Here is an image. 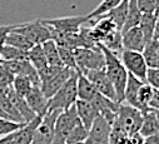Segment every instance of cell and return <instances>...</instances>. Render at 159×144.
Listing matches in <instances>:
<instances>
[{"label": "cell", "instance_id": "4dcf8cb0", "mask_svg": "<svg viewBox=\"0 0 159 144\" xmlns=\"http://www.w3.org/2000/svg\"><path fill=\"white\" fill-rule=\"evenodd\" d=\"M120 3H122V0H102V3H100L93 11H90V13L87 15V21H88V20L97 19L98 16L107 14L109 10H111L113 8H115L116 5H119Z\"/></svg>", "mask_w": 159, "mask_h": 144}, {"label": "cell", "instance_id": "b9f144b4", "mask_svg": "<svg viewBox=\"0 0 159 144\" xmlns=\"http://www.w3.org/2000/svg\"><path fill=\"white\" fill-rule=\"evenodd\" d=\"M16 24L14 25H0V50L3 49V47L5 45V40H7V37L8 34L14 29Z\"/></svg>", "mask_w": 159, "mask_h": 144}, {"label": "cell", "instance_id": "ac0fdd59", "mask_svg": "<svg viewBox=\"0 0 159 144\" xmlns=\"http://www.w3.org/2000/svg\"><path fill=\"white\" fill-rule=\"evenodd\" d=\"M40 120H42V117H38L36 115L31 122L26 123L24 127H21L20 129H18L14 133L10 144H30L31 143V139H33V134H34L38 124L40 123Z\"/></svg>", "mask_w": 159, "mask_h": 144}, {"label": "cell", "instance_id": "9c48e42d", "mask_svg": "<svg viewBox=\"0 0 159 144\" xmlns=\"http://www.w3.org/2000/svg\"><path fill=\"white\" fill-rule=\"evenodd\" d=\"M43 23L49 25L52 31H54V33H60V34L76 33L87 23V15L65 16V18H55V19H43Z\"/></svg>", "mask_w": 159, "mask_h": 144}, {"label": "cell", "instance_id": "d6986e66", "mask_svg": "<svg viewBox=\"0 0 159 144\" xmlns=\"http://www.w3.org/2000/svg\"><path fill=\"white\" fill-rule=\"evenodd\" d=\"M110 132H111V124H109L102 115H98L89 129L88 138L98 139V140H109Z\"/></svg>", "mask_w": 159, "mask_h": 144}, {"label": "cell", "instance_id": "1f68e13d", "mask_svg": "<svg viewBox=\"0 0 159 144\" xmlns=\"http://www.w3.org/2000/svg\"><path fill=\"white\" fill-rule=\"evenodd\" d=\"M31 87H33V83H31V80H30L29 78H26V77H15L14 80H13V84H11L13 90H14L16 94H19V95H21V97H24V98H25L26 94L30 92Z\"/></svg>", "mask_w": 159, "mask_h": 144}, {"label": "cell", "instance_id": "484cf974", "mask_svg": "<svg viewBox=\"0 0 159 144\" xmlns=\"http://www.w3.org/2000/svg\"><path fill=\"white\" fill-rule=\"evenodd\" d=\"M28 60L36 69V71H39V70H42V69H44V68L48 66V61H47L45 54L43 52L42 44H35L28 52Z\"/></svg>", "mask_w": 159, "mask_h": 144}, {"label": "cell", "instance_id": "7dc6e473", "mask_svg": "<svg viewBox=\"0 0 159 144\" xmlns=\"http://www.w3.org/2000/svg\"><path fill=\"white\" fill-rule=\"evenodd\" d=\"M154 113H155V117H157V119H158V123H159V110H155Z\"/></svg>", "mask_w": 159, "mask_h": 144}, {"label": "cell", "instance_id": "f907efd6", "mask_svg": "<svg viewBox=\"0 0 159 144\" xmlns=\"http://www.w3.org/2000/svg\"><path fill=\"white\" fill-rule=\"evenodd\" d=\"M0 61H2V59H0Z\"/></svg>", "mask_w": 159, "mask_h": 144}, {"label": "cell", "instance_id": "2e32d148", "mask_svg": "<svg viewBox=\"0 0 159 144\" xmlns=\"http://www.w3.org/2000/svg\"><path fill=\"white\" fill-rule=\"evenodd\" d=\"M7 94H8V97L10 98L11 103L14 104V106H15V109L18 110V113L21 115L24 123H29V122H31V120L36 117V114L33 112V109L29 106V104L26 103L25 98L21 97V95H19V94H16V93L13 90L11 87L8 88Z\"/></svg>", "mask_w": 159, "mask_h": 144}, {"label": "cell", "instance_id": "60d3db41", "mask_svg": "<svg viewBox=\"0 0 159 144\" xmlns=\"http://www.w3.org/2000/svg\"><path fill=\"white\" fill-rule=\"evenodd\" d=\"M148 108H149L150 112L159 110V89L153 88L152 97H150V99L148 101Z\"/></svg>", "mask_w": 159, "mask_h": 144}, {"label": "cell", "instance_id": "8fae6325", "mask_svg": "<svg viewBox=\"0 0 159 144\" xmlns=\"http://www.w3.org/2000/svg\"><path fill=\"white\" fill-rule=\"evenodd\" d=\"M3 63L15 77H26L31 80L33 85H40V79H39L38 71L28 59L10 60V61H3Z\"/></svg>", "mask_w": 159, "mask_h": 144}, {"label": "cell", "instance_id": "ffe728a7", "mask_svg": "<svg viewBox=\"0 0 159 144\" xmlns=\"http://www.w3.org/2000/svg\"><path fill=\"white\" fill-rule=\"evenodd\" d=\"M158 49H159V40H157L154 38L145 44L142 54H143V58H144L148 68H159Z\"/></svg>", "mask_w": 159, "mask_h": 144}, {"label": "cell", "instance_id": "3957f363", "mask_svg": "<svg viewBox=\"0 0 159 144\" xmlns=\"http://www.w3.org/2000/svg\"><path fill=\"white\" fill-rule=\"evenodd\" d=\"M142 122H143V113L140 110L135 109V108L125 103H120L116 117L111 125L119 128L125 134L132 137L133 134L139 133Z\"/></svg>", "mask_w": 159, "mask_h": 144}, {"label": "cell", "instance_id": "52a82bcc", "mask_svg": "<svg viewBox=\"0 0 159 144\" xmlns=\"http://www.w3.org/2000/svg\"><path fill=\"white\" fill-rule=\"evenodd\" d=\"M60 110H49L44 117H42L40 123L38 124L30 144H52L54 137V127Z\"/></svg>", "mask_w": 159, "mask_h": 144}, {"label": "cell", "instance_id": "d4e9b609", "mask_svg": "<svg viewBox=\"0 0 159 144\" xmlns=\"http://www.w3.org/2000/svg\"><path fill=\"white\" fill-rule=\"evenodd\" d=\"M100 44H103L107 49H109L116 56H120L122 52L124 50L123 49V39H122L120 30H114L113 33H110L109 35H107Z\"/></svg>", "mask_w": 159, "mask_h": 144}, {"label": "cell", "instance_id": "4316f807", "mask_svg": "<svg viewBox=\"0 0 159 144\" xmlns=\"http://www.w3.org/2000/svg\"><path fill=\"white\" fill-rule=\"evenodd\" d=\"M5 44L7 45H11L14 48H18L20 50H24V52H29L35 44L33 42H30L26 37H24L23 34L20 33H16L14 30H11L8 37H7V40H5Z\"/></svg>", "mask_w": 159, "mask_h": 144}, {"label": "cell", "instance_id": "83f0119b", "mask_svg": "<svg viewBox=\"0 0 159 144\" xmlns=\"http://www.w3.org/2000/svg\"><path fill=\"white\" fill-rule=\"evenodd\" d=\"M42 47H43V52L45 54L48 65H52V66H64L63 63H61L60 55H59L58 45H57V43L53 39L43 43Z\"/></svg>", "mask_w": 159, "mask_h": 144}, {"label": "cell", "instance_id": "30bf717a", "mask_svg": "<svg viewBox=\"0 0 159 144\" xmlns=\"http://www.w3.org/2000/svg\"><path fill=\"white\" fill-rule=\"evenodd\" d=\"M84 75L88 78V80L92 83V85L95 88V90L98 93H100L102 95H104V97L116 101V94H115L114 87H113L110 79L108 78V75H107L104 69L89 70V71H87Z\"/></svg>", "mask_w": 159, "mask_h": 144}, {"label": "cell", "instance_id": "8d00e7d4", "mask_svg": "<svg viewBox=\"0 0 159 144\" xmlns=\"http://www.w3.org/2000/svg\"><path fill=\"white\" fill-rule=\"evenodd\" d=\"M15 75L7 68V65L3 61H0V87H3V88L11 87Z\"/></svg>", "mask_w": 159, "mask_h": 144}, {"label": "cell", "instance_id": "4fadbf2b", "mask_svg": "<svg viewBox=\"0 0 159 144\" xmlns=\"http://www.w3.org/2000/svg\"><path fill=\"white\" fill-rule=\"evenodd\" d=\"M122 39H123V49L124 50H133V52L142 53L147 44L143 31L139 26L130 28L127 31L122 33Z\"/></svg>", "mask_w": 159, "mask_h": 144}, {"label": "cell", "instance_id": "277c9868", "mask_svg": "<svg viewBox=\"0 0 159 144\" xmlns=\"http://www.w3.org/2000/svg\"><path fill=\"white\" fill-rule=\"evenodd\" d=\"M76 68L80 73L85 74L89 70L104 69L105 60L99 47L97 48H76L74 49Z\"/></svg>", "mask_w": 159, "mask_h": 144}, {"label": "cell", "instance_id": "f6af8a7d", "mask_svg": "<svg viewBox=\"0 0 159 144\" xmlns=\"http://www.w3.org/2000/svg\"><path fill=\"white\" fill-rule=\"evenodd\" d=\"M153 38L159 40V16H157V21H155V28H154V34Z\"/></svg>", "mask_w": 159, "mask_h": 144}, {"label": "cell", "instance_id": "ab89813d", "mask_svg": "<svg viewBox=\"0 0 159 144\" xmlns=\"http://www.w3.org/2000/svg\"><path fill=\"white\" fill-rule=\"evenodd\" d=\"M137 4L142 14H154L155 0H137Z\"/></svg>", "mask_w": 159, "mask_h": 144}, {"label": "cell", "instance_id": "d6a6232c", "mask_svg": "<svg viewBox=\"0 0 159 144\" xmlns=\"http://www.w3.org/2000/svg\"><path fill=\"white\" fill-rule=\"evenodd\" d=\"M88 133H89V130L85 129L82 123H79L69 133V135L66 138V143H80V142L84 143L87 140V138H88Z\"/></svg>", "mask_w": 159, "mask_h": 144}, {"label": "cell", "instance_id": "ba28073f", "mask_svg": "<svg viewBox=\"0 0 159 144\" xmlns=\"http://www.w3.org/2000/svg\"><path fill=\"white\" fill-rule=\"evenodd\" d=\"M119 59H120L122 64L124 65V68L127 69L129 74L134 75L142 82H145L148 66L145 64V60L142 53L133 52V50H123Z\"/></svg>", "mask_w": 159, "mask_h": 144}, {"label": "cell", "instance_id": "6da1fadb", "mask_svg": "<svg viewBox=\"0 0 159 144\" xmlns=\"http://www.w3.org/2000/svg\"><path fill=\"white\" fill-rule=\"evenodd\" d=\"M98 47L100 48V50L104 55V60H105L104 70L114 87V90L116 94V101L123 103L124 101V90H125V85H127V80H128V71L124 68V65L122 64L119 56H116L114 53H111L109 49H107L100 43L98 44Z\"/></svg>", "mask_w": 159, "mask_h": 144}, {"label": "cell", "instance_id": "f546056e", "mask_svg": "<svg viewBox=\"0 0 159 144\" xmlns=\"http://www.w3.org/2000/svg\"><path fill=\"white\" fill-rule=\"evenodd\" d=\"M0 59L2 61H10V60H20V59H28V52L20 50L18 48H14L11 45H4L0 50Z\"/></svg>", "mask_w": 159, "mask_h": 144}, {"label": "cell", "instance_id": "7a4b0ae2", "mask_svg": "<svg viewBox=\"0 0 159 144\" xmlns=\"http://www.w3.org/2000/svg\"><path fill=\"white\" fill-rule=\"evenodd\" d=\"M79 70H75L70 78L63 84V87L49 99L48 101V112L49 110H66L71 108L78 100L76 93V82H78Z\"/></svg>", "mask_w": 159, "mask_h": 144}, {"label": "cell", "instance_id": "5b68a950", "mask_svg": "<svg viewBox=\"0 0 159 144\" xmlns=\"http://www.w3.org/2000/svg\"><path fill=\"white\" fill-rule=\"evenodd\" d=\"M13 30L23 34L34 44H43L53 39L52 29L49 25L43 23V19H36L35 21L25 24H16Z\"/></svg>", "mask_w": 159, "mask_h": 144}, {"label": "cell", "instance_id": "9a60e30c", "mask_svg": "<svg viewBox=\"0 0 159 144\" xmlns=\"http://www.w3.org/2000/svg\"><path fill=\"white\" fill-rule=\"evenodd\" d=\"M74 71H75V70L64 66L54 78H52L50 80H48V82H45V83H42V84H40V88H42V92L44 93L45 98L50 99V98L63 87V84L70 78V75L74 73Z\"/></svg>", "mask_w": 159, "mask_h": 144}, {"label": "cell", "instance_id": "cb8c5ba5", "mask_svg": "<svg viewBox=\"0 0 159 144\" xmlns=\"http://www.w3.org/2000/svg\"><path fill=\"white\" fill-rule=\"evenodd\" d=\"M140 19H142V13L138 8L137 0H128V14H127V19H125V23L120 33H124L130 28L139 26Z\"/></svg>", "mask_w": 159, "mask_h": 144}, {"label": "cell", "instance_id": "681fc988", "mask_svg": "<svg viewBox=\"0 0 159 144\" xmlns=\"http://www.w3.org/2000/svg\"><path fill=\"white\" fill-rule=\"evenodd\" d=\"M158 54H159V49H158Z\"/></svg>", "mask_w": 159, "mask_h": 144}, {"label": "cell", "instance_id": "f1b7e54d", "mask_svg": "<svg viewBox=\"0 0 159 144\" xmlns=\"http://www.w3.org/2000/svg\"><path fill=\"white\" fill-rule=\"evenodd\" d=\"M155 21L157 16L154 14H142V19L139 23V28L143 31L144 39L148 43L149 40L153 39V34H154V28H155Z\"/></svg>", "mask_w": 159, "mask_h": 144}, {"label": "cell", "instance_id": "d590c367", "mask_svg": "<svg viewBox=\"0 0 159 144\" xmlns=\"http://www.w3.org/2000/svg\"><path fill=\"white\" fill-rule=\"evenodd\" d=\"M109 144H132L130 137L125 134L123 130H120L116 127L111 125V132L109 137Z\"/></svg>", "mask_w": 159, "mask_h": 144}, {"label": "cell", "instance_id": "5bb4252c", "mask_svg": "<svg viewBox=\"0 0 159 144\" xmlns=\"http://www.w3.org/2000/svg\"><path fill=\"white\" fill-rule=\"evenodd\" d=\"M75 109H76V114L78 118L80 120V123L83 124V127L85 129H90L93 122L95 120V118L99 115V112L97 110V108L88 100H82L78 99L75 101Z\"/></svg>", "mask_w": 159, "mask_h": 144}, {"label": "cell", "instance_id": "7c38bea8", "mask_svg": "<svg viewBox=\"0 0 159 144\" xmlns=\"http://www.w3.org/2000/svg\"><path fill=\"white\" fill-rule=\"evenodd\" d=\"M25 100L38 117H44L48 113V101H49V99L45 98L44 93L42 92L40 85H33L30 92L26 94Z\"/></svg>", "mask_w": 159, "mask_h": 144}, {"label": "cell", "instance_id": "e0dca14e", "mask_svg": "<svg viewBox=\"0 0 159 144\" xmlns=\"http://www.w3.org/2000/svg\"><path fill=\"white\" fill-rule=\"evenodd\" d=\"M142 83H143L142 80H139L138 78H135L134 75L128 73V80H127V85H125V90H124V101H123L140 112H142V106L138 101V90H139Z\"/></svg>", "mask_w": 159, "mask_h": 144}, {"label": "cell", "instance_id": "ee69618b", "mask_svg": "<svg viewBox=\"0 0 159 144\" xmlns=\"http://www.w3.org/2000/svg\"><path fill=\"white\" fill-rule=\"evenodd\" d=\"M14 133H15V132H14ZM14 133H11V134H9V135H5V137H0V144H10Z\"/></svg>", "mask_w": 159, "mask_h": 144}, {"label": "cell", "instance_id": "44dd1931", "mask_svg": "<svg viewBox=\"0 0 159 144\" xmlns=\"http://www.w3.org/2000/svg\"><path fill=\"white\" fill-rule=\"evenodd\" d=\"M127 14H128V0H122L120 4L113 8L111 10H109L107 14H104V16L111 19L113 23L115 24L116 29L122 30V28L125 23V19H127Z\"/></svg>", "mask_w": 159, "mask_h": 144}, {"label": "cell", "instance_id": "836d02e7", "mask_svg": "<svg viewBox=\"0 0 159 144\" xmlns=\"http://www.w3.org/2000/svg\"><path fill=\"white\" fill-rule=\"evenodd\" d=\"M58 49H59V55H60L63 65L69 69L78 70L76 63H75V56H74V49H70L66 47H60V45H58Z\"/></svg>", "mask_w": 159, "mask_h": 144}, {"label": "cell", "instance_id": "f35d334b", "mask_svg": "<svg viewBox=\"0 0 159 144\" xmlns=\"http://www.w3.org/2000/svg\"><path fill=\"white\" fill-rule=\"evenodd\" d=\"M145 82L155 89H159V68H148Z\"/></svg>", "mask_w": 159, "mask_h": 144}, {"label": "cell", "instance_id": "74e56055", "mask_svg": "<svg viewBox=\"0 0 159 144\" xmlns=\"http://www.w3.org/2000/svg\"><path fill=\"white\" fill-rule=\"evenodd\" d=\"M63 68L64 66H52V65H48L47 68L39 70L38 71V75H39V79H40V84L50 80L52 78H54Z\"/></svg>", "mask_w": 159, "mask_h": 144}, {"label": "cell", "instance_id": "7402d4cb", "mask_svg": "<svg viewBox=\"0 0 159 144\" xmlns=\"http://www.w3.org/2000/svg\"><path fill=\"white\" fill-rule=\"evenodd\" d=\"M76 93H78V99L82 100H88L90 101V99L94 97V94L97 93L95 88L92 85V83L88 80V78L82 74L79 71L78 74V82H76Z\"/></svg>", "mask_w": 159, "mask_h": 144}, {"label": "cell", "instance_id": "8992f818", "mask_svg": "<svg viewBox=\"0 0 159 144\" xmlns=\"http://www.w3.org/2000/svg\"><path fill=\"white\" fill-rule=\"evenodd\" d=\"M79 123H80V120L78 118L75 105H73L66 110H63L57 118L52 144H65L69 133Z\"/></svg>", "mask_w": 159, "mask_h": 144}, {"label": "cell", "instance_id": "c3c4849f", "mask_svg": "<svg viewBox=\"0 0 159 144\" xmlns=\"http://www.w3.org/2000/svg\"><path fill=\"white\" fill-rule=\"evenodd\" d=\"M66 144H84V143L80 142V143H66Z\"/></svg>", "mask_w": 159, "mask_h": 144}, {"label": "cell", "instance_id": "7bdbcfd3", "mask_svg": "<svg viewBox=\"0 0 159 144\" xmlns=\"http://www.w3.org/2000/svg\"><path fill=\"white\" fill-rule=\"evenodd\" d=\"M143 144H159V133H157V134H154V135H150V137L144 138Z\"/></svg>", "mask_w": 159, "mask_h": 144}, {"label": "cell", "instance_id": "603a6c76", "mask_svg": "<svg viewBox=\"0 0 159 144\" xmlns=\"http://www.w3.org/2000/svg\"><path fill=\"white\" fill-rule=\"evenodd\" d=\"M157 133H159V123L155 117V113L148 112L147 114L143 115V122H142V125L139 129V134L143 138H147V137L154 135Z\"/></svg>", "mask_w": 159, "mask_h": 144}, {"label": "cell", "instance_id": "bcb514c9", "mask_svg": "<svg viewBox=\"0 0 159 144\" xmlns=\"http://www.w3.org/2000/svg\"><path fill=\"white\" fill-rule=\"evenodd\" d=\"M154 15L159 16V0H155V10H154Z\"/></svg>", "mask_w": 159, "mask_h": 144}, {"label": "cell", "instance_id": "e575fe53", "mask_svg": "<svg viewBox=\"0 0 159 144\" xmlns=\"http://www.w3.org/2000/svg\"><path fill=\"white\" fill-rule=\"evenodd\" d=\"M24 125H25V123H16V122L10 120V119L0 118V137L9 135Z\"/></svg>", "mask_w": 159, "mask_h": 144}]
</instances>
